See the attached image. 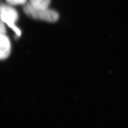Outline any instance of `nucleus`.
<instances>
[{
    "instance_id": "39448f33",
    "label": "nucleus",
    "mask_w": 128,
    "mask_h": 128,
    "mask_svg": "<svg viewBox=\"0 0 128 128\" xmlns=\"http://www.w3.org/2000/svg\"><path fill=\"white\" fill-rule=\"evenodd\" d=\"M8 4L12 6L25 4L27 0H6Z\"/></svg>"
},
{
    "instance_id": "20e7f679",
    "label": "nucleus",
    "mask_w": 128,
    "mask_h": 128,
    "mask_svg": "<svg viewBox=\"0 0 128 128\" xmlns=\"http://www.w3.org/2000/svg\"><path fill=\"white\" fill-rule=\"evenodd\" d=\"M29 1L30 4L35 6L49 8L51 0H29Z\"/></svg>"
},
{
    "instance_id": "423d86ee",
    "label": "nucleus",
    "mask_w": 128,
    "mask_h": 128,
    "mask_svg": "<svg viewBox=\"0 0 128 128\" xmlns=\"http://www.w3.org/2000/svg\"><path fill=\"white\" fill-rule=\"evenodd\" d=\"M4 23L2 21L1 22V26H0V32H1V35H6V29Z\"/></svg>"
},
{
    "instance_id": "f257e3e1",
    "label": "nucleus",
    "mask_w": 128,
    "mask_h": 128,
    "mask_svg": "<svg viewBox=\"0 0 128 128\" xmlns=\"http://www.w3.org/2000/svg\"><path fill=\"white\" fill-rule=\"evenodd\" d=\"M24 11L28 17L40 20L53 22L59 19V14L56 11L49 9V8L35 6L30 3L24 6Z\"/></svg>"
},
{
    "instance_id": "f03ea898",
    "label": "nucleus",
    "mask_w": 128,
    "mask_h": 128,
    "mask_svg": "<svg viewBox=\"0 0 128 128\" xmlns=\"http://www.w3.org/2000/svg\"><path fill=\"white\" fill-rule=\"evenodd\" d=\"M1 21L12 30L17 36H20L21 31L15 25L18 19V14L14 8L9 6L2 4L1 6Z\"/></svg>"
},
{
    "instance_id": "7ed1b4c3",
    "label": "nucleus",
    "mask_w": 128,
    "mask_h": 128,
    "mask_svg": "<svg viewBox=\"0 0 128 128\" xmlns=\"http://www.w3.org/2000/svg\"><path fill=\"white\" fill-rule=\"evenodd\" d=\"M1 47H0V58L1 60L9 57L11 52L10 41L6 35H1Z\"/></svg>"
}]
</instances>
